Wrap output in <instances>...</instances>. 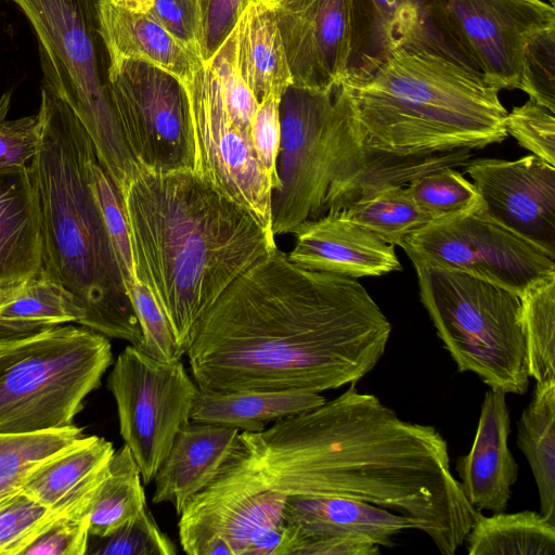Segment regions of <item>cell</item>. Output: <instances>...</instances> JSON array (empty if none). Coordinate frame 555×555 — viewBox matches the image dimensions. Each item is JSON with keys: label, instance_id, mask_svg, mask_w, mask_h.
<instances>
[{"label": "cell", "instance_id": "1", "mask_svg": "<svg viewBox=\"0 0 555 555\" xmlns=\"http://www.w3.org/2000/svg\"><path fill=\"white\" fill-rule=\"evenodd\" d=\"M240 439L205 490L361 500L413 519L442 555L464 544L479 513L451 472L441 433L402 420L356 384L261 431H240Z\"/></svg>", "mask_w": 555, "mask_h": 555}, {"label": "cell", "instance_id": "2", "mask_svg": "<svg viewBox=\"0 0 555 555\" xmlns=\"http://www.w3.org/2000/svg\"><path fill=\"white\" fill-rule=\"evenodd\" d=\"M390 334L356 279L305 268L276 247L205 312L185 354L199 390L321 393L370 373Z\"/></svg>", "mask_w": 555, "mask_h": 555}, {"label": "cell", "instance_id": "3", "mask_svg": "<svg viewBox=\"0 0 555 555\" xmlns=\"http://www.w3.org/2000/svg\"><path fill=\"white\" fill-rule=\"evenodd\" d=\"M121 194L134 280L150 291L185 354L205 312L276 248L275 236L193 169H140Z\"/></svg>", "mask_w": 555, "mask_h": 555}, {"label": "cell", "instance_id": "4", "mask_svg": "<svg viewBox=\"0 0 555 555\" xmlns=\"http://www.w3.org/2000/svg\"><path fill=\"white\" fill-rule=\"evenodd\" d=\"M41 135L28 164L37 194L43 270L82 302V326L142 348L143 334L94 194V145L72 108L46 86Z\"/></svg>", "mask_w": 555, "mask_h": 555}, {"label": "cell", "instance_id": "5", "mask_svg": "<svg viewBox=\"0 0 555 555\" xmlns=\"http://www.w3.org/2000/svg\"><path fill=\"white\" fill-rule=\"evenodd\" d=\"M281 140L278 186L272 191L274 236L349 207L389 184L408 185L414 178L456 167L465 150L427 156H396L371 149L353 100L343 80L327 89L292 85L280 104Z\"/></svg>", "mask_w": 555, "mask_h": 555}, {"label": "cell", "instance_id": "6", "mask_svg": "<svg viewBox=\"0 0 555 555\" xmlns=\"http://www.w3.org/2000/svg\"><path fill=\"white\" fill-rule=\"evenodd\" d=\"M366 144L396 156L481 149L508 135L499 89L474 68L416 43L344 79Z\"/></svg>", "mask_w": 555, "mask_h": 555}, {"label": "cell", "instance_id": "7", "mask_svg": "<svg viewBox=\"0 0 555 555\" xmlns=\"http://www.w3.org/2000/svg\"><path fill=\"white\" fill-rule=\"evenodd\" d=\"M34 28L42 86L60 96L88 132L102 167L121 191L138 173L108 91V59L100 34L101 0H11Z\"/></svg>", "mask_w": 555, "mask_h": 555}, {"label": "cell", "instance_id": "8", "mask_svg": "<svg viewBox=\"0 0 555 555\" xmlns=\"http://www.w3.org/2000/svg\"><path fill=\"white\" fill-rule=\"evenodd\" d=\"M112 360L107 337L86 326L0 339V433L73 425Z\"/></svg>", "mask_w": 555, "mask_h": 555}, {"label": "cell", "instance_id": "9", "mask_svg": "<svg viewBox=\"0 0 555 555\" xmlns=\"http://www.w3.org/2000/svg\"><path fill=\"white\" fill-rule=\"evenodd\" d=\"M414 267L421 301L457 371L476 374L490 389L525 395L521 297L460 271Z\"/></svg>", "mask_w": 555, "mask_h": 555}, {"label": "cell", "instance_id": "10", "mask_svg": "<svg viewBox=\"0 0 555 555\" xmlns=\"http://www.w3.org/2000/svg\"><path fill=\"white\" fill-rule=\"evenodd\" d=\"M400 247L414 266L460 271L520 297L555 276V256L496 221L481 199L464 211L431 220Z\"/></svg>", "mask_w": 555, "mask_h": 555}, {"label": "cell", "instance_id": "11", "mask_svg": "<svg viewBox=\"0 0 555 555\" xmlns=\"http://www.w3.org/2000/svg\"><path fill=\"white\" fill-rule=\"evenodd\" d=\"M107 387L116 401L120 436L147 485L191 422L199 388L181 360L160 361L131 345L117 357Z\"/></svg>", "mask_w": 555, "mask_h": 555}, {"label": "cell", "instance_id": "12", "mask_svg": "<svg viewBox=\"0 0 555 555\" xmlns=\"http://www.w3.org/2000/svg\"><path fill=\"white\" fill-rule=\"evenodd\" d=\"M180 83L189 105L193 171L273 233L272 180L256 155L250 135L232 119L211 64L203 61Z\"/></svg>", "mask_w": 555, "mask_h": 555}, {"label": "cell", "instance_id": "13", "mask_svg": "<svg viewBox=\"0 0 555 555\" xmlns=\"http://www.w3.org/2000/svg\"><path fill=\"white\" fill-rule=\"evenodd\" d=\"M107 73L111 101L139 169L155 173L192 169L193 137L180 81L135 61L122 62Z\"/></svg>", "mask_w": 555, "mask_h": 555}, {"label": "cell", "instance_id": "14", "mask_svg": "<svg viewBox=\"0 0 555 555\" xmlns=\"http://www.w3.org/2000/svg\"><path fill=\"white\" fill-rule=\"evenodd\" d=\"M438 16L483 80L518 89L528 44L555 27L547 0H437Z\"/></svg>", "mask_w": 555, "mask_h": 555}, {"label": "cell", "instance_id": "15", "mask_svg": "<svg viewBox=\"0 0 555 555\" xmlns=\"http://www.w3.org/2000/svg\"><path fill=\"white\" fill-rule=\"evenodd\" d=\"M272 11L295 86L327 89L351 69L357 0H262Z\"/></svg>", "mask_w": 555, "mask_h": 555}, {"label": "cell", "instance_id": "16", "mask_svg": "<svg viewBox=\"0 0 555 555\" xmlns=\"http://www.w3.org/2000/svg\"><path fill=\"white\" fill-rule=\"evenodd\" d=\"M487 212L555 256V166L535 155L467 164Z\"/></svg>", "mask_w": 555, "mask_h": 555}, {"label": "cell", "instance_id": "17", "mask_svg": "<svg viewBox=\"0 0 555 555\" xmlns=\"http://www.w3.org/2000/svg\"><path fill=\"white\" fill-rule=\"evenodd\" d=\"M288 258L312 270L351 279L401 270L395 246L349 219L343 209L306 221L294 232Z\"/></svg>", "mask_w": 555, "mask_h": 555}, {"label": "cell", "instance_id": "18", "mask_svg": "<svg viewBox=\"0 0 555 555\" xmlns=\"http://www.w3.org/2000/svg\"><path fill=\"white\" fill-rule=\"evenodd\" d=\"M284 555L304 541L348 538L393 547V537L418 530L417 524L384 507L343 496H287L284 505Z\"/></svg>", "mask_w": 555, "mask_h": 555}, {"label": "cell", "instance_id": "19", "mask_svg": "<svg viewBox=\"0 0 555 555\" xmlns=\"http://www.w3.org/2000/svg\"><path fill=\"white\" fill-rule=\"evenodd\" d=\"M511 417L506 393H485L470 450L459 457L455 470L462 492L477 511L504 512L518 478V465L508 448Z\"/></svg>", "mask_w": 555, "mask_h": 555}, {"label": "cell", "instance_id": "20", "mask_svg": "<svg viewBox=\"0 0 555 555\" xmlns=\"http://www.w3.org/2000/svg\"><path fill=\"white\" fill-rule=\"evenodd\" d=\"M240 429L190 422L175 438L153 481V503L169 502L178 516L209 487L241 446Z\"/></svg>", "mask_w": 555, "mask_h": 555}, {"label": "cell", "instance_id": "21", "mask_svg": "<svg viewBox=\"0 0 555 555\" xmlns=\"http://www.w3.org/2000/svg\"><path fill=\"white\" fill-rule=\"evenodd\" d=\"M114 452L112 442L106 439L83 437L30 474L20 490L66 516L89 514Z\"/></svg>", "mask_w": 555, "mask_h": 555}, {"label": "cell", "instance_id": "22", "mask_svg": "<svg viewBox=\"0 0 555 555\" xmlns=\"http://www.w3.org/2000/svg\"><path fill=\"white\" fill-rule=\"evenodd\" d=\"M43 268L37 194L28 166L0 170V289Z\"/></svg>", "mask_w": 555, "mask_h": 555}, {"label": "cell", "instance_id": "23", "mask_svg": "<svg viewBox=\"0 0 555 555\" xmlns=\"http://www.w3.org/2000/svg\"><path fill=\"white\" fill-rule=\"evenodd\" d=\"M99 24L108 68L127 61L143 62L181 82L204 61L150 13L130 12L101 0Z\"/></svg>", "mask_w": 555, "mask_h": 555}, {"label": "cell", "instance_id": "24", "mask_svg": "<svg viewBox=\"0 0 555 555\" xmlns=\"http://www.w3.org/2000/svg\"><path fill=\"white\" fill-rule=\"evenodd\" d=\"M235 33L241 72L257 102L282 99L294 81L271 9L262 0H246Z\"/></svg>", "mask_w": 555, "mask_h": 555}, {"label": "cell", "instance_id": "25", "mask_svg": "<svg viewBox=\"0 0 555 555\" xmlns=\"http://www.w3.org/2000/svg\"><path fill=\"white\" fill-rule=\"evenodd\" d=\"M325 397L308 390H199L191 422L228 426L241 431H261L269 423L310 411Z\"/></svg>", "mask_w": 555, "mask_h": 555}, {"label": "cell", "instance_id": "26", "mask_svg": "<svg viewBox=\"0 0 555 555\" xmlns=\"http://www.w3.org/2000/svg\"><path fill=\"white\" fill-rule=\"evenodd\" d=\"M86 315L78 297L43 268L25 281L0 289V339L70 322L82 325Z\"/></svg>", "mask_w": 555, "mask_h": 555}, {"label": "cell", "instance_id": "27", "mask_svg": "<svg viewBox=\"0 0 555 555\" xmlns=\"http://www.w3.org/2000/svg\"><path fill=\"white\" fill-rule=\"evenodd\" d=\"M516 428L517 446L538 488L540 513L555 524V380L535 384Z\"/></svg>", "mask_w": 555, "mask_h": 555}, {"label": "cell", "instance_id": "28", "mask_svg": "<svg viewBox=\"0 0 555 555\" xmlns=\"http://www.w3.org/2000/svg\"><path fill=\"white\" fill-rule=\"evenodd\" d=\"M469 555H555V524L540 512H479L465 538Z\"/></svg>", "mask_w": 555, "mask_h": 555}, {"label": "cell", "instance_id": "29", "mask_svg": "<svg viewBox=\"0 0 555 555\" xmlns=\"http://www.w3.org/2000/svg\"><path fill=\"white\" fill-rule=\"evenodd\" d=\"M146 504L141 473L124 444L114 452L89 511L90 537L105 538L132 519Z\"/></svg>", "mask_w": 555, "mask_h": 555}, {"label": "cell", "instance_id": "30", "mask_svg": "<svg viewBox=\"0 0 555 555\" xmlns=\"http://www.w3.org/2000/svg\"><path fill=\"white\" fill-rule=\"evenodd\" d=\"M82 429L62 428L0 433V487L20 491L25 479L41 465L77 444Z\"/></svg>", "mask_w": 555, "mask_h": 555}, {"label": "cell", "instance_id": "31", "mask_svg": "<svg viewBox=\"0 0 555 555\" xmlns=\"http://www.w3.org/2000/svg\"><path fill=\"white\" fill-rule=\"evenodd\" d=\"M346 216L393 246L433 219L411 197L406 185L389 184L343 209Z\"/></svg>", "mask_w": 555, "mask_h": 555}, {"label": "cell", "instance_id": "32", "mask_svg": "<svg viewBox=\"0 0 555 555\" xmlns=\"http://www.w3.org/2000/svg\"><path fill=\"white\" fill-rule=\"evenodd\" d=\"M527 367L535 384L555 380V276L521 297Z\"/></svg>", "mask_w": 555, "mask_h": 555}, {"label": "cell", "instance_id": "33", "mask_svg": "<svg viewBox=\"0 0 555 555\" xmlns=\"http://www.w3.org/2000/svg\"><path fill=\"white\" fill-rule=\"evenodd\" d=\"M408 191L433 220L464 211L480 201L475 185L453 167H441L414 178Z\"/></svg>", "mask_w": 555, "mask_h": 555}, {"label": "cell", "instance_id": "34", "mask_svg": "<svg viewBox=\"0 0 555 555\" xmlns=\"http://www.w3.org/2000/svg\"><path fill=\"white\" fill-rule=\"evenodd\" d=\"M372 35L382 56L424 40V10L420 0H367Z\"/></svg>", "mask_w": 555, "mask_h": 555}, {"label": "cell", "instance_id": "35", "mask_svg": "<svg viewBox=\"0 0 555 555\" xmlns=\"http://www.w3.org/2000/svg\"><path fill=\"white\" fill-rule=\"evenodd\" d=\"M91 180L104 224L128 292L135 280L129 227L122 194L108 172L99 163V159H95L92 164Z\"/></svg>", "mask_w": 555, "mask_h": 555}, {"label": "cell", "instance_id": "36", "mask_svg": "<svg viewBox=\"0 0 555 555\" xmlns=\"http://www.w3.org/2000/svg\"><path fill=\"white\" fill-rule=\"evenodd\" d=\"M66 517L33 500L21 490L0 504V555L22 550L49 524Z\"/></svg>", "mask_w": 555, "mask_h": 555}, {"label": "cell", "instance_id": "37", "mask_svg": "<svg viewBox=\"0 0 555 555\" xmlns=\"http://www.w3.org/2000/svg\"><path fill=\"white\" fill-rule=\"evenodd\" d=\"M87 553L94 555H176V544L160 530L149 506Z\"/></svg>", "mask_w": 555, "mask_h": 555}, {"label": "cell", "instance_id": "38", "mask_svg": "<svg viewBox=\"0 0 555 555\" xmlns=\"http://www.w3.org/2000/svg\"><path fill=\"white\" fill-rule=\"evenodd\" d=\"M208 62L220 83L232 119L243 132L250 135V124L258 102L241 72L235 27Z\"/></svg>", "mask_w": 555, "mask_h": 555}, {"label": "cell", "instance_id": "39", "mask_svg": "<svg viewBox=\"0 0 555 555\" xmlns=\"http://www.w3.org/2000/svg\"><path fill=\"white\" fill-rule=\"evenodd\" d=\"M518 89L555 113V27L542 31L528 44Z\"/></svg>", "mask_w": 555, "mask_h": 555}, {"label": "cell", "instance_id": "40", "mask_svg": "<svg viewBox=\"0 0 555 555\" xmlns=\"http://www.w3.org/2000/svg\"><path fill=\"white\" fill-rule=\"evenodd\" d=\"M133 309L143 334L141 350L165 362L180 361V350L169 322L150 291L141 283H134L128 289Z\"/></svg>", "mask_w": 555, "mask_h": 555}, {"label": "cell", "instance_id": "41", "mask_svg": "<svg viewBox=\"0 0 555 555\" xmlns=\"http://www.w3.org/2000/svg\"><path fill=\"white\" fill-rule=\"evenodd\" d=\"M505 128L520 146L555 166L554 113L529 99L507 112Z\"/></svg>", "mask_w": 555, "mask_h": 555}, {"label": "cell", "instance_id": "42", "mask_svg": "<svg viewBox=\"0 0 555 555\" xmlns=\"http://www.w3.org/2000/svg\"><path fill=\"white\" fill-rule=\"evenodd\" d=\"M11 92L0 98V170L28 166L37 154L41 118L36 115L17 119H8Z\"/></svg>", "mask_w": 555, "mask_h": 555}, {"label": "cell", "instance_id": "43", "mask_svg": "<svg viewBox=\"0 0 555 555\" xmlns=\"http://www.w3.org/2000/svg\"><path fill=\"white\" fill-rule=\"evenodd\" d=\"M89 538V514L62 517L42 529L21 555H83Z\"/></svg>", "mask_w": 555, "mask_h": 555}, {"label": "cell", "instance_id": "44", "mask_svg": "<svg viewBox=\"0 0 555 555\" xmlns=\"http://www.w3.org/2000/svg\"><path fill=\"white\" fill-rule=\"evenodd\" d=\"M281 100L268 96L260 101L250 124L253 147L272 180L273 190L279 184L276 160L281 140Z\"/></svg>", "mask_w": 555, "mask_h": 555}, {"label": "cell", "instance_id": "45", "mask_svg": "<svg viewBox=\"0 0 555 555\" xmlns=\"http://www.w3.org/2000/svg\"><path fill=\"white\" fill-rule=\"evenodd\" d=\"M149 13L192 52L203 57L199 0H155Z\"/></svg>", "mask_w": 555, "mask_h": 555}, {"label": "cell", "instance_id": "46", "mask_svg": "<svg viewBox=\"0 0 555 555\" xmlns=\"http://www.w3.org/2000/svg\"><path fill=\"white\" fill-rule=\"evenodd\" d=\"M246 0H199L202 55L208 61L235 27Z\"/></svg>", "mask_w": 555, "mask_h": 555}, {"label": "cell", "instance_id": "47", "mask_svg": "<svg viewBox=\"0 0 555 555\" xmlns=\"http://www.w3.org/2000/svg\"><path fill=\"white\" fill-rule=\"evenodd\" d=\"M380 546L363 540L325 538L301 542L293 555H379Z\"/></svg>", "mask_w": 555, "mask_h": 555}, {"label": "cell", "instance_id": "48", "mask_svg": "<svg viewBox=\"0 0 555 555\" xmlns=\"http://www.w3.org/2000/svg\"><path fill=\"white\" fill-rule=\"evenodd\" d=\"M113 5L134 12L149 13L153 8L155 0H107Z\"/></svg>", "mask_w": 555, "mask_h": 555}, {"label": "cell", "instance_id": "49", "mask_svg": "<svg viewBox=\"0 0 555 555\" xmlns=\"http://www.w3.org/2000/svg\"><path fill=\"white\" fill-rule=\"evenodd\" d=\"M16 492H18V491H12V490L4 489V488L0 487V504L5 502L9 498H11Z\"/></svg>", "mask_w": 555, "mask_h": 555}]
</instances>
